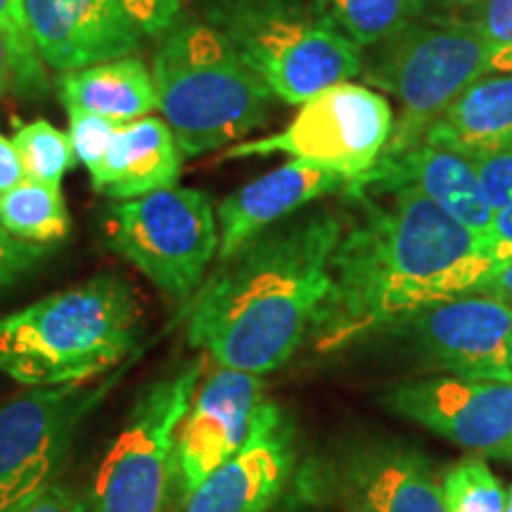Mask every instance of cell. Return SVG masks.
I'll return each instance as SVG.
<instances>
[{
    "instance_id": "obj_1",
    "label": "cell",
    "mask_w": 512,
    "mask_h": 512,
    "mask_svg": "<svg viewBox=\"0 0 512 512\" xmlns=\"http://www.w3.org/2000/svg\"><path fill=\"white\" fill-rule=\"evenodd\" d=\"M358 216L330 261V290L311 328L335 351L408 313L475 292L496 264L491 245L411 185L354 181Z\"/></svg>"
},
{
    "instance_id": "obj_2",
    "label": "cell",
    "mask_w": 512,
    "mask_h": 512,
    "mask_svg": "<svg viewBox=\"0 0 512 512\" xmlns=\"http://www.w3.org/2000/svg\"><path fill=\"white\" fill-rule=\"evenodd\" d=\"M342 233L339 211L302 209L219 261L185 309L190 347L259 377L285 366L311 335Z\"/></svg>"
},
{
    "instance_id": "obj_3",
    "label": "cell",
    "mask_w": 512,
    "mask_h": 512,
    "mask_svg": "<svg viewBox=\"0 0 512 512\" xmlns=\"http://www.w3.org/2000/svg\"><path fill=\"white\" fill-rule=\"evenodd\" d=\"M143 330L138 294L100 273L0 316V373L22 387L86 384L131 354Z\"/></svg>"
},
{
    "instance_id": "obj_4",
    "label": "cell",
    "mask_w": 512,
    "mask_h": 512,
    "mask_svg": "<svg viewBox=\"0 0 512 512\" xmlns=\"http://www.w3.org/2000/svg\"><path fill=\"white\" fill-rule=\"evenodd\" d=\"M157 112L183 157H200L264 126L273 93L204 17L181 15L152 57Z\"/></svg>"
},
{
    "instance_id": "obj_5",
    "label": "cell",
    "mask_w": 512,
    "mask_h": 512,
    "mask_svg": "<svg viewBox=\"0 0 512 512\" xmlns=\"http://www.w3.org/2000/svg\"><path fill=\"white\" fill-rule=\"evenodd\" d=\"M204 19L287 105L363 72L361 50L304 0H207Z\"/></svg>"
},
{
    "instance_id": "obj_6",
    "label": "cell",
    "mask_w": 512,
    "mask_h": 512,
    "mask_svg": "<svg viewBox=\"0 0 512 512\" xmlns=\"http://www.w3.org/2000/svg\"><path fill=\"white\" fill-rule=\"evenodd\" d=\"M494 46L472 17L427 12L401 34L370 50L363 79L399 102V119L382 159L418 145L430 126L484 74L496 72Z\"/></svg>"
},
{
    "instance_id": "obj_7",
    "label": "cell",
    "mask_w": 512,
    "mask_h": 512,
    "mask_svg": "<svg viewBox=\"0 0 512 512\" xmlns=\"http://www.w3.org/2000/svg\"><path fill=\"white\" fill-rule=\"evenodd\" d=\"M102 230L112 252L178 304L195 297L219 252L214 200L204 190L174 185L114 202Z\"/></svg>"
},
{
    "instance_id": "obj_8",
    "label": "cell",
    "mask_w": 512,
    "mask_h": 512,
    "mask_svg": "<svg viewBox=\"0 0 512 512\" xmlns=\"http://www.w3.org/2000/svg\"><path fill=\"white\" fill-rule=\"evenodd\" d=\"M197 361L174 377L147 384L117 439L100 460L86 512H164L174 475L178 427L200 384Z\"/></svg>"
},
{
    "instance_id": "obj_9",
    "label": "cell",
    "mask_w": 512,
    "mask_h": 512,
    "mask_svg": "<svg viewBox=\"0 0 512 512\" xmlns=\"http://www.w3.org/2000/svg\"><path fill=\"white\" fill-rule=\"evenodd\" d=\"M283 131L228 147L223 159L287 155L347 176H368L387 150L394 131L389 100L361 83H337L299 105Z\"/></svg>"
},
{
    "instance_id": "obj_10",
    "label": "cell",
    "mask_w": 512,
    "mask_h": 512,
    "mask_svg": "<svg viewBox=\"0 0 512 512\" xmlns=\"http://www.w3.org/2000/svg\"><path fill=\"white\" fill-rule=\"evenodd\" d=\"M102 394L105 387L64 384L29 389L0 406V512L55 484L81 420Z\"/></svg>"
},
{
    "instance_id": "obj_11",
    "label": "cell",
    "mask_w": 512,
    "mask_h": 512,
    "mask_svg": "<svg viewBox=\"0 0 512 512\" xmlns=\"http://www.w3.org/2000/svg\"><path fill=\"white\" fill-rule=\"evenodd\" d=\"M387 330L420 366L470 380L510 382L512 306L494 297L460 294L422 306L389 323Z\"/></svg>"
},
{
    "instance_id": "obj_12",
    "label": "cell",
    "mask_w": 512,
    "mask_h": 512,
    "mask_svg": "<svg viewBox=\"0 0 512 512\" xmlns=\"http://www.w3.org/2000/svg\"><path fill=\"white\" fill-rule=\"evenodd\" d=\"M382 406L467 451L512 460V382L430 377L389 389Z\"/></svg>"
},
{
    "instance_id": "obj_13",
    "label": "cell",
    "mask_w": 512,
    "mask_h": 512,
    "mask_svg": "<svg viewBox=\"0 0 512 512\" xmlns=\"http://www.w3.org/2000/svg\"><path fill=\"white\" fill-rule=\"evenodd\" d=\"M261 377L221 366L211 373L178 427L174 475L188 498L216 467L240 451L261 403Z\"/></svg>"
},
{
    "instance_id": "obj_14",
    "label": "cell",
    "mask_w": 512,
    "mask_h": 512,
    "mask_svg": "<svg viewBox=\"0 0 512 512\" xmlns=\"http://www.w3.org/2000/svg\"><path fill=\"white\" fill-rule=\"evenodd\" d=\"M292 427L275 403L261 401L249 437L185 498V512H266L292 472Z\"/></svg>"
},
{
    "instance_id": "obj_15",
    "label": "cell",
    "mask_w": 512,
    "mask_h": 512,
    "mask_svg": "<svg viewBox=\"0 0 512 512\" xmlns=\"http://www.w3.org/2000/svg\"><path fill=\"white\" fill-rule=\"evenodd\" d=\"M41 60L57 74L136 55L140 34L119 0H24Z\"/></svg>"
},
{
    "instance_id": "obj_16",
    "label": "cell",
    "mask_w": 512,
    "mask_h": 512,
    "mask_svg": "<svg viewBox=\"0 0 512 512\" xmlns=\"http://www.w3.org/2000/svg\"><path fill=\"white\" fill-rule=\"evenodd\" d=\"M349 183L347 176L302 159H292L273 169L271 174L254 178L252 183L230 192L216 209V223H219L216 259L226 261L266 228L290 219L320 197L344 192Z\"/></svg>"
},
{
    "instance_id": "obj_17",
    "label": "cell",
    "mask_w": 512,
    "mask_h": 512,
    "mask_svg": "<svg viewBox=\"0 0 512 512\" xmlns=\"http://www.w3.org/2000/svg\"><path fill=\"white\" fill-rule=\"evenodd\" d=\"M358 181L411 185L439 209H444L451 219L463 223L467 230L491 245L494 214L486 202L475 162L453 147L420 140L401 155L380 159L375 169Z\"/></svg>"
},
{
    "instance_id": "obj_18",
    "label": "cell",
    "mask_w": 512,
    "mask_h": 512,
    "mask_svg": "<svg viewBox=\"0 0 512 512\" xmlns=\"http://www.w3.org/2000/svg\"><path fill=\"white\" fill-rule=\"evenodd\" d=\"M183 169V152L162 117L147 114L121 124L110 150L91 174L93 190L124 202L174 188Z\"/></svg>"
},
{
    "instance_id": "obj_19",
    "label": "cell",
    "mask_w": 512,
    "mask_h": 512,
    "mask_svg": "<svg viewBox=\"0 0 512 512\" xmlns=\"http://www.w3.org/2000/svg\"><path fill=\"white\" fill-rule=\"evenodd\" d=\"M351 512H446L430 463L401 446L363 453L349 470Z\"/></svg>"
},
{
    "instance_id": "obj_20",
    "label": "cell",
    "mask_w": 512,
    "mask_h": 512,
    "mask_svg": "<svg viewBox=\"0 0 512 512\" xmlns=\"http://www.w3.org/2000/svg\"><path fill=\"white\" fill-rule=\"evenodd\" d=\"M422 140L453 147L467 157L512 147V72L484 74L467 86Z\"/></svg>"
},
{
    "instance_id": "obj_21",
    "label": "cell",
    "mask_w": 512,
    "mask_h": 512,
    "mask_svg": "<svg viewBox=\"0 0 512 512\" xmlns=\"http://www.w3.org/2000/svg\"><path fill=\"white\" fill-rule=\"evenodd\" d=\"M57 95L64 110L91 112L117 124H128L157 112L152 69L138 55L60 74Z\"/></svg>"
},
{
    "instance_id": "obj_22",
    "label": "cell",
    "mask_w": 512,
    "mask_h": 512,
    "mask_svg": "<svg viewBox=\"0 0 512 512\" xmlns=\"http://www.w3.org/2000/svg\"><path fill=\"white\" fill-rule=\"evenodd\" d=\"M0 226L10 235L50 247L64 240L72 228L60 185L24 178L0 195Z\"/></svg>"
},
{
    "instance_id": "obj_23",
    "label": "cell",
    "mask_w": 512,
    "mask_h": 512,
    "mask_svg": "<svg viewBox=\"0 0 512 512\" xmlns=\"http://www.w3.org/2000/svg\"><path fill=\"white\" fill-rule=\"evenodd\" d=\"M313 5L361 53L382 46L430 12L425 0H313Z\"/></svg>"
},
{
    "instance_id": "obj_24",
    "label": "cell",
    "mask_w": 512,
    "mask_h": 512,
    "mask_svg": "<svg viewBox=\"0 0 512 512\" xmlns=\"http://www.w3.org/2000/svg\"><path fill=\"white\" fill-rule=\"evenodd\" d=\"M12 145L22 162L24 176L31 181L60 185L64 174L79 162L69 133L60 131L46 119L27 121V124L17 121Z\"/></svg>"
},
{
    "instance_id": "obj_25",
    "label": "cell",
    "mask_w": 512,
    "mask_h": 512,
    "mask_svg": "<svg viewBox=\"0 0 512 512\" xmlns=\"http://www.w3.org/2000/svg\"><path fill=\"white\" fill-rule=\"evenodd\" d=\"M470 159L475 162L486 202L494 214L491 247H494V256L501 266L512 259V147Z\"/></svg>"
},
{
    "instance_id": "obj_26",
    "label": "cell",
    "mask_w": 512,
    "mask_h": 512,
    "mask_svg": "<svg viewBox=\"0 0 512 512\" xmlns=\"http://www.w3.org/2000/svg\"><path fill=\"white\" fill-rule=\"evenodd\" d=\"M446 512H505V489L482 458H467L448 470L441 484Z\"/></svg>"
},
{
    "instance_id": "obj_27",
    "label": "cell",
    "mask_w": 512,
    "mask_h": 512,
    "mask_svg": "<svg viewBox=\"0 0 512 512\" xmlns=\"http://www.w3.org/2000/svg\"><path fill=\"white\" fill-rule=\"evenodd\" d=\"M48 88L46 62L36 50H22L0 29V98L10 91L41 98Z\"/></svg>"
},
{
    "instance_id": "obj_28",
    "label": "cell",
    "mask_w": 512,
    "mask_h": 512,
    "mask_svg": "<svg viewBox=\"0 0 512 512\" xmlns=\"http://www.w3.org/2000/svg\"><path fill=\"white\" fill-rule=\"evenodd\" d=\"M67 114L69 140H72L76 159L86 166L88 174H93V171H98L102 159H105L121 124L83 110H67Z\"/></svg>"
},
{
    "instance_id": "obj_29",
    "label": "cell",
    "mask_w": 512,
    "mask_h": 512,
    "mask_svg": "<svg viewBox=\"0 0 512 512\" xmlns=\"http://www.w3.org/2000/svg\"><path fill=\"white\" fill-rule=\"evenodd\" d=\"M46 252L48 247L19 240L0 226V292L10 290L24 275L34 271Z\"/></svg>"
},
{
    "instance_id": "obj_30",
    "label": "cell",
    "mask_w": 512,
    "mask_h": 512,
    "mask_svg": "<svg viewBox=\"0 0 512 512\" xmlns=\"http://www.w3.org/2000/svg\"><path fill=\"white\" fill-rule=\"evenodd\" d=\"M143 36L162 38L183 15V0H119Z\"/></svg>"
},
{
    "instance_id": "obj_31",
    "label": "cell",
    "mask_w": 512,
    "mask_h": 512,
    "mask_svg": "<svg viewBox=\"0 0 512 512\" xmlns=\"http://www.w3.org/2000/svg\"><path fill=\"white\" fill-rule=\"evenodd\" d=\"M472 19L494 46H512V0H486Z\"/></svg>"
},
{
    "instance_id": "obj_32",
    "label": "cell",
    "mask_w": 512,
    "mask_h": 512,
    "mask_svg": "<svg viewBox=\"0 0 512 512\" xmlns=\"http://www.w3.org/2000/svg\"><path fill=\"white\" fill-rule=\"evenodd\" d=\"M12 512H86V501L76 496L69 486L55 482L43 494L31 498L29 503L19 505Z\"/></svg>"
},
{
    "instance_id": "obj_33",
    "label": "cell",
    "mask_w": 512,
    "mask_h": 512,
    "mask_svg": "<svg viewBox=\"0 0 512 512\" xmlns=\"http://www.w3.org/2000/svg\"><path fill=\"white\" fill-rule=\"evenodd\" d=\"M0 29L22 50H36L38 53L34 36H31L27 10H24V0H0Z\"/></svg>"
},
{
    "instance_id": "obj_34",
    "label": "cell",
    "mask_w": 512,
    "mask_h": 512,
    "mask_svg": "<svg viewBox=\"0 0 512 512\" xmlns=\"http://www.w3.org/2000/svg\"><path fill=\"white\" fill-rule=\"evenodd\" d=\"M475 294H486V297H494L498 302L512 306V259L486 275L475 287Z\"/></svg>"
},
{
    "instance_id": "obj_35",
    "label": "cell",
    "mask_w": 512,
    "mask_h": 512,
    "mask_svg": "<svg viewBox=\"0 0 512 512\" xmlns=\"http://www.w3.org/2000/svg\"><path fill=\"white\" fill-rule=\"evenodd\" d=\"M24 169L22 162H19V155L12 145V138H5L0 133V195L15 188L19 181H24Z\"/></svg>"
},
{
    "instance_id": "obj_36",
    "label": "cell",
    "mask_w": 512,
    "mask_h": 512,
    "mask_svg": "<svg viewBox=\"0 0 512 512\" xmlns=\"http://www.w3.org/2000/svg\"><path fill=\"white\" fill-rule=\"evenodd\" d=\"M425 3L430 12L456 17L460 12H472V15H477V10L482 8L486 0H425Z\"/></svg>"
},
{
    "instance_id": "obj_37",
    "label": "cell",
    "mask_w": 512,
    "mask_h": 512,
    "mask_svg": "<svg viewBox=\"0 0 512 512\" xmlns=\"http://www.w3.org/2000/svg\"><path fill=\"white\" fill-rule=\"evenodd\" d=\"M508 375H510V382H512V332L508 337Z\"/></svg>"
},
{
    "instance_id": "obj_38",
    "label": "cell",
    "mask_w": 512,
    "mask_h": 512,
    "mask_svg": "<svg viewBox=\"0 0 512 512\" xmlns=\"http://www.w3.org/2000/svg\"><path fill=\"white\" fill-rule=\"evenodd\" d=\"M505 512H512V486L505 491Z\"/></svg>"
}]
</instances>
